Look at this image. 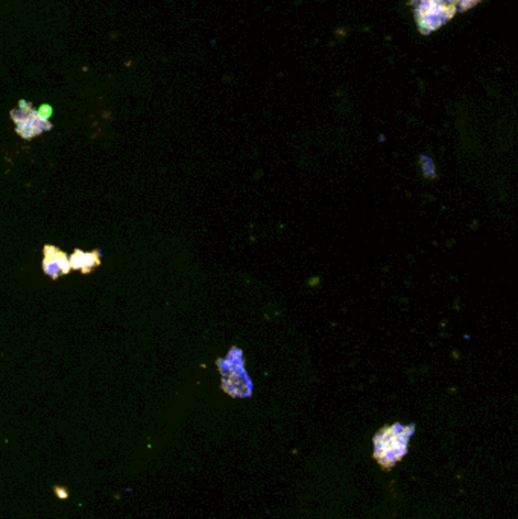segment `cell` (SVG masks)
Masks as SVG:
<instances>
[{"mask_svg": "<svg viewBox=\"0 0 518 519\" xmlns=\"http://www.w3.org/2000/svg\"><path fill=\"white\" fill-rule=\"evenodd\" d=\"M414 426H394L382 428L374 437V457L382 466L391 468L405 456L410 436L414 435Z\"/></svg>", "mask_w": 518, "mask_h": 519, "instance_id": "6da1fadb", "label": "cell"}, {"mask_svg": "<svg viewBox=\"0 0 518 519\" xmlns=\"http://www.w3.org/2000/svg\"><path fill=\"white\" fill-rule=\"evenodd\" d=\"M223 374V387L232 397H250L252 383L245 371L243 354L239 348H233L227 357L217 362Z\"/></svg>", "mask_w": 518, "mask_h": 519, "instance_id": "7a4b0ae2", "label": "cell"}, {"mask_svg": "<svg viewBox=\"0 0 518 519\" xmlns=\"http://www.w3.org/2000/svg\"><path fill=\"white\" fill-rule=\"evenodd\" d=\"M454 5H441V0H420V5L417 8V22L420 31L429 32L440 28L444 22L452 19L456 13Z\"/></svg>", "mask_w": 518, "mask_h": 519, "instance_id": "3957f363", "label": "cell"}, {"mask_svg": "<svg viewBox=\"0 0 518 519\" xmlns=\"http://www.w3.org/2000/svg\"><path fill=\"white\" fill-rule=\"evenodd\" d=\"M69 257L59 251L57 246H45V260H43V270L46 275L52 278H58L61 275H67L70 272Z\"/></svg>", "mask_w": 518, "mask_h": 519, "instance_id": "277c9868", "label": "cell"}, {"mask_svg": "<svg viewBox=\"0 0 518 519\" xmlns=\"http://www.w3.org/2000/svg\"><path fill=\"white\" fill-rule=\"evenodd\" d=\"M49 116H41L28 108V113H23L22 118H13L17 122V133L25 138H32L37 134L43 133L45 129H49L50 123L48 122Z\"/></svg>", "mask_w": 518, "mask_h": 519, "instance_id": "5b68a950", "label": "cell"}, {"mask_svg": "<svg viewBox=\"0 0 518 519\" xmlns=\"http://www.w3.org/2000/svg\"><path fill=\"white\" fill-rule=\"evenodd\" d=\"M69 261L72 269L81 270L83 274H90L96 266L101 265V252L99 251L83 252L81 250H76Z\"/></svg>", "mask_w": 518, "mask_h": 519, "instance_id": "8992f818", "label": "cell"}, {"mask_svg": "<svg viewBox=\"0 0 518 519\" xmlns=\"http://www.w3.org/2000/svg\"><path fill=\"white\" fill-rule=\"evenodd\" d=\"M421 167H423V172H425L426 177L435 178V164L429 157L426 155H421Z\"/></svg>", "mask_w": 518, "mask_h": 519, "instance_id": "52a82bcc", "label": "cell"}]
</instances>
